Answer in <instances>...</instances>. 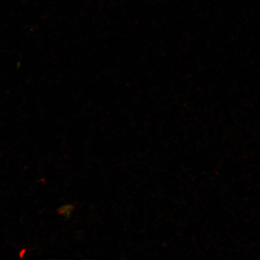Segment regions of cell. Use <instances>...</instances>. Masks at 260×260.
<instances>
[{
    "mask_svg": "<svg viewBox=\"0 0 260 260\" xmlns=\"http://www.w3.org/2000/svg\"><path fill=\"white\" fill-rule=\"evenodd\" d=\"M74 209V206L73 205L66 204L60 207L59 209L57 210V213L66 217L67 218H68V217L71 216V214H72Z\"/></svg>",
    "mask_w": 260,
    "mask_h": 260,
    "instance_id": "cell-1",
    "label": "cell"
}]
</instances>
